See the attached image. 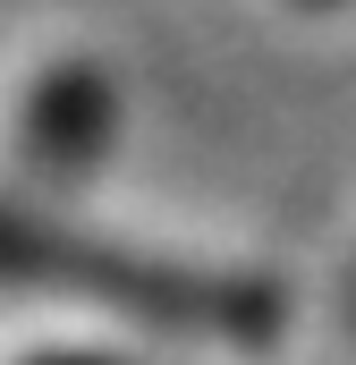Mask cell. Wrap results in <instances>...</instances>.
I'll return each mask as SVG.
<instances>
[{"label":"cell","mask_w":356,"mask_h":365,"mask_svg":"<svg viewBox=\"0 0 356 365\" xmlns=\"http://www.w3.org/2000/svg\"><path fill=\"white\" fill-rule=\"evenodd\" d=\"M314 9H331V0H314Z\"/></svg>","instance_id":"obj_2"},{"label":"cell","mask_w":356,"mask_h":365,"mask_svg":"<svg viewBox=\"0 0 356 365\" xmlns=\"http://www.w3.org/2000/svg\"><path fill=\"white\" fill-rule=\"evenodd\" d=\"M0 264L26 280H60V289H102V297H119V306H136L145 323H170V331H212V340H271L280 331V297L255 289V280L136 264L119 247L60 238V230L17 221V212H0Z\"/></svg>","instance_id":"obj_1"}]
</instances>
